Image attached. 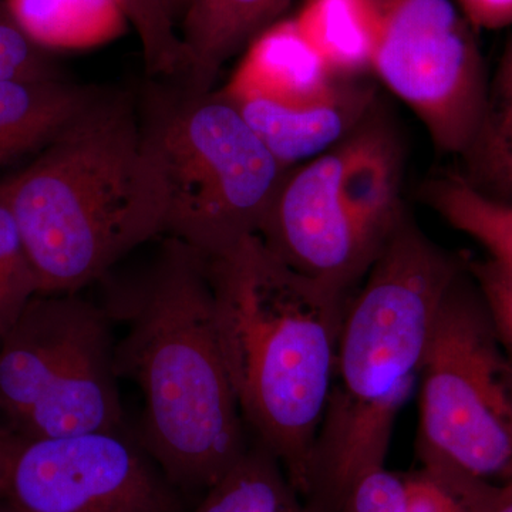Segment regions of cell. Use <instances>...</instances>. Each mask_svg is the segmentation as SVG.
Wrapping results in <instances>:
<instances>
[{
  "mask_svg": "<svg viewBox=\"0 0 512 512\" xmlns=\"http://www.w3.org/2000/svg\"><path fill=\"white\" fill-rule=\"evenodd\" d=\"M143 274L109 282L103 308L123 323L119 379L137 384V437L177 491L204 494L251 443L218 343L207 258L163 237Z\"/></svg>",
  "mask_w": 512,
  "mask_h": 512,
  "instance_id": "cell-1",
  "label": "cell"
},
{
  "mask_svg": "<svg viewBox=\"0 0 512 512\" xmlns=\"http://www.w3.org/2000/svg\"><path fill=\"white\" fill-rule=\"evenodd\" d=\"M207 265L218 343L242 419L303 498L352 295L299 274L259 235Z\"/></svg>",
  "mask_w": 512,
  "mask_h": 512,
  "instance_id": "cell-2",
  "label": "cell"
},
{
  "mask_svg": "<svg viewBox=\"0 0 512 512\" xmlns=\"http://www.w3.org/2000/svg\"><path fill=\"white\" fill-rule=\"evenodd\" d=\"M463 269L404 212L346 306L303 497L309 511L339 512L350 488L384 467L394 420L419 380L441 303Z\"/></svg>",
  "mask_w": 512,
  "mask_h": 512,
  "instance_id": "cell-3",
  "label": "cell"
},
{
  "mask_svg": "<svg viewBox=\"0 0 512 512\" xmlns=\"http://www.w3.org/2000/svg\"><path fill=\"white\" fill-rule=\"evenodd\" d=\"M0 190L40 295L79 293L165 235L163 194L130 93L97 90Z\"/></svg>",
  "mask_w": 512,
  "mask_h": 512,
  "instance_id": "cell-4",
  "label": "cell"
},
{
  "mask_svg": "<svg viewBox=\"0 0 512 512\" xmlns=\"http://www.w3.org/2000/svg\"><path fill=\"white\" fill-rule=\"evenodd\" d=\"M138 111L163 194L164 237L215 258L258 235L288 170L237 107L220 90L192 93L150 77Z\"/></svg>",
  "mask_w": 512,
  "mask_h": 512,
  "instance_id": "cell-5",
  "label": "cell"
},
{
  "mask_svg": "<svg viewBox=\"0 0 512 512\" xmlns=\"http://www.w3.org/2000/svg\"><path fill=\"white\" fill-rule=\"evenodd\" d=\"M399 147L365 121L289 168L258 235L299 274L352 295L402 220Z\"/></svg>",
  "mask_w": 512,
  "mask_h": 512,
  "instance_id": "cell-6",
  "label": "cell"
},
{
  "mask_svg": "<svg viewBox=\"0 0 512 512\" xmlns=\"http://www.w3.org/2000/svg\"><path fill=\"white\" fill-rule=\"evenodd\" d=\"M0 420L26 441L128 429L103 306L79 293L28 303L0 339Z\"/></svg>",
  "mask_w": 512,
  "mask_h": 512,
  "instance_id": "cell-7",
  "label": "cell"
},
{
  "mask_svg": "<svg viewBox=\"0 0 512 512\" xmlns=\"http://www.w3.org/2000/svg\"><path fill=\"white\" fill-rule=\"evenodd\" d=\"M419 382V464L510 483L512 366L466 264L441 303Z\"/></svg>",
  "mask_w": 512,
  "mask_h": 512,
  "instance_id": "cell-8",
  "label": "cell"
},
{
  "mask_svg": "<svg viewBox=\"0 0 512 512\" xmlns=\"http://www.w3.org/2000/svg\"><path fill=\"white\" fill-rule=\"evenodd\" d=\"M372 72L414 111L443 153L463 157L483 119L488 80L476 32L451 0H375Z\"/></svg>",
  "mask_w": 512,
  "mask_h": 512,
  "instance_id": "cell-9",
  "label": "cell"
},
{
  "mask_svg": "<svg viewBox=\"0 0 512 512\" xmlns=\"http://www.w3.org/2000/svg\"><path fill=\"white\" fill-rule=\"evenodd\" d=\"M130 430L20 440L3 497L20 512H181Z\"/></svg>",
  "mask_w": 512,
  "mask_h": 512,
  "instance_id": "cell-10",
  "label": "cell"
},
{
  "mask_svg": "<svg viewBox=\"0 0 512 512\" xmlns=\"http://www.w3.org/2000/svg\"><path fill=\"white\" fill-rule=\"evenodd\" d=\"M228 100L272 156L289 170L319 157L355 133L369 120L375 92L360 83L359 77H345L335 92L308 106H279L259 99Z\"/></svg>",
  "mask_w": 512,
  "mask_h": 512,
  "instance_id": "cell-11",
  "label": "cell"
},
{
  "mask_svg": "<svg viewBox=\"0 0 512 512\" xmlns=\"http://www.w3.org/2000/svg\"><path fill=\"white\" fill-rule=\"evenodd\" d=\"M244 50L237 69L220 90L228 99L308 106L335 92L343 79L330 73L293 19L278 20L262 30Z\"/></svg>",
  "mask_w": 512,
  "mask_h": 512,
  "instance_id": "cell-12",
  "label": "cell"
},
{
  "mask_svg": "<svg viewBox=\"0 0 512 512\" xmlns=\"http://www.w3.org/2000/svg\"><path fill=\"white\" fill-rule=\"evenodd\" d=\"M292 0H191L180 37L184 62L174 82L192 93L215 90L224 64L281 20Z\"/></svg>",
  "mask_w": 512,
  "mask_h": 512,
  "instance_id": "cell-13",
  "label": "cell"
},
{
  "mask_svg": "<svg viewBox=\"0 0 512 512\" xmlns=\"http://www.w3.org/2000/svg\"><path fill=\"white\" fill-rule=\"evenodd\" d=\"M96 92L63 77L0 83V170L36 157Z\"/></svg>",
  "mask_w": 512,
  "mask_h": 512,
  "instance_id": "cell-14",
  "label": "cell"
},
{
  "mask_svg": "<svg viewBox=\"0 0 512 512\" xmlns=\"http://www.w3.org/2000/svg\"><path fill=\"white\" fill-rule=\"evenodd\" d=\"M293 22L333 76L360 77L372 70L375 0H305Z\"/></svg>",
  "mask_w": 512,
  "mask_h": 512,
  "instance_id": "cell-15",
  "label": "cell"
},
{
  "mask_svg": "<svg viewBox=\"0 0 512 512\" xmlns=\"http://www.w3.org/2000/svg\"><path fill=\"white\" fill-rule=\"evenodd\" d=\"M20 28L46 50H79L117 39L128 23L121 0H5Z\"/></svg>",
  "mask_w": 512,
  "mask_h": 512,
  "instance_id": "cell-16",
  "label": "cell"
},
{
  "mask_svg": "<svg viewBox=\"0 0 512 512\" xmlns=\"http://www.w3.org/2000/svg\"><path fill=\"white\" fill-rule=\"evenodd\" d=\"M468 184L488 197L512 202V39L493 82L488 83L483 119L464 154Z\"/></svg>",
  "mask_w": 512,
  "mask_h": 512,
  "instance_id": "cell-17",
  "label": "cell"
},
{
  "mask_svg": "<svg viewBox=\"0 0 512 512\" xmlns=\"http://www.w3.org/2000/svg\"><path fill=\"white\" fill-rule=\"evenodd\" d=\"M192 512H311L279 461L254 440Z\"/></svg>",
  "mask_w": 512,
  "mask_h": 512,
  "instance_id": "cell-18",
  "label": "cell"
},
{
  "mask_svg": "<svg viewBox=\"0 0 512 512\" xmlns=\"http://www.w3.org/2000/svg\"><path fill=\"white\" fill-rule=\"evenodd\" d=\"M424 195L451 227L473 238L490 258L512 271V202L488 197L460 173L431 181Z\"/></svg>",
  "mask_w": 512,
  "mask_h": 512,
  "instance_id": "cell-19",
  "label": "cell"
},
{
  "mask_svg": "<svg viewBox=\"0 0 512 512\" xmlns=\"http://www.w3.org/2000/svg\"><path fill=\"white\" fill-rule=\"evenodd\" d=\"M36 295H40V288L35 269L0 190V339L18 322Z\"/></svg>",
  "mask_w": 512,
  "mask_h": 512,
  "instance_id": "cell-20",
  "label": "cell"
},
{
  "mask_svg": "<svg viewBox=\"0 0 512 512\" xmlns=\"http://www.w3.org/2000/svg\"><path fill=\"white\" fill-rule=\"evenodd\" d=\"M121 5L140 37L148 76L173 79L183 66L184 47L164 0H121Z\"/></svg>",
  "mask_w": 512,
  "mask_h": 512,
  "instance_id": "cell-21",
  "label": "cell"
},
{
  "mask_svg": "<svg viewBox=\"0 0 512 512\" xmlns=\"http://www.w3.org/2000/svg\"><path fill=\"white\" fill-rule=\"evenodd\" d=\"M512 366V271L487 256L466 262Z\"/></svg>",
  "mask_w": 512,
  "mask_h": 512,
  "instance_id": "cell-22",
  "label": "cell"
},
{
  "mask_svg": "<svg viewBox=\"0 0 512 512\" xmlns=\"http://www.w3.org/2000/svg\"><path fill=\"white\" fill-rule=\"evenodd\" d=\"M339 512H409L402 471L382 467L366 474L350 488Z\"/></svg>",
  "mask_w": 512,
  "mask_h": 512,
  "instance_id": "cell-23",
  "label": "cell"
},
{
  "mask_svg": "<svg viewBox=\"0 0 512 512\" xmlns=\"http://www.w3.org/2000/svg\"><path fill=\"white\" fill-rule=\"evenodd\" d=\"M458 5L476 30L512 25V0H458Z\"/></svg>",
  "mask_w": 512,
  "mask_h": 512,
  "instance_id": "cell-24",
  "label": "cell"
},
{
  "mask_svg": "<svg viewBox=\"0 0 512 512\" xmlns=\"http://www.w3.org/2000/svg\"><path fill=\"white\" fill-rule=\"evenodd\" d=\"M20 444V439L13 436L10 431L0 426V497H3L8 488L10 468L13 458Z\"/></svg>",
  "mask_w": 512,
  "mask_h": 512,
  "instance_id": "cell-25",
  "label": "cell"
},
{
  "mask_svg": "<svg viewBox=\"0 0 512 512\" xmlns=\"http://www.w3.org/2000/svg\"><path fill=\"white\" fill-rule=\"evenodd\" d=\"M481 512H512V481L500 485L490 503Z\"/></svg>",
  "mask_w": 512,
  "mask_h": 512,
  "instance_id": "cell-26",
  "label": "cell"
},
{
  "mask_svg": "<svg viewBox=\"0 0 512 512\" xmlns=\"http://www.w3.org/2000/svg\"><path fill=\"white\" fill-rule=\"evenodd\" d=\"M191 0H164L168 12L173 16L174 22L177 19H183L185 10L190 5Z\"/></svg>",
  "mask_w": 512,
  "mask_h": 512,
  "instance_id": "cell-27",
  "label": "cell"
},
{
  "mask_svg": "<svg viewBox=\"0 0 512 512\" xmlns=\"http://www.w3.org/2000/svg\"><path fill=\"white\" fill-rule=\"evenodd\" d=\"M0 512H20L10 501L5 497H0Z\"/></svg>",
  "mask_w": 512,
  "mask_h": 512,
  "instance_id": "cell-28",
  "label": "cell"
}]
</instances>
